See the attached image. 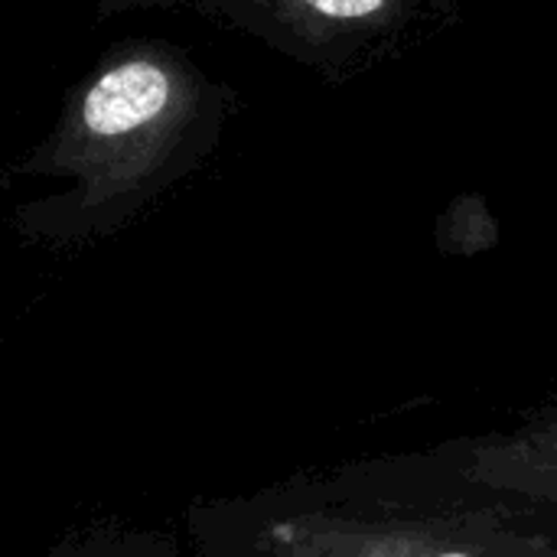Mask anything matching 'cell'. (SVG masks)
Returning <instances> with one entry per match:
<instances>
[{
	"instance_id": "6da1fadb",
	"label": "cell",
	"mask_w": 557,
	"mask_h": 557,
	"mask_svg": "<svg viewBox=\"0 0 557 557\" xmlns=\"http://www.w3.org/2000/svg\"><path fill=\"white\" fill-rule=\"evenodd\" d=\"M235 111L232 88L170 39H121L65 91L23 176L65 180L42 209L111 222L199 166Z\"/></svg>"
},
{
	"instance_id": "3957f363",
	"label": "cell",
	"mask_w": 557,
	"mask_h": 557,
	"mask_svg": "<svg viewBox=\"0 0 557 557\" xmlns=\"http://www.w3.org/2000/svg\"><path fill=\"white\" fill-rule=\"evenodd\" d=\"M307 557H557L545 535L490 516H437L385 525H323L304 532Z\"/></svg>"
},
{
	"instance_id": "7a4b0ae2",
	"label": "cell",
	"mask_w": 557,
	"mask_h": 557,
	"mask_svg": "<svg viewBox=\"0 0 557 557\" xmlns=\"http://www.w3.org/2000/svg\"><path fill=\"white\" fill-rule=\"evenodd\" d=\"M193 10L326 69L392 23L401 0H199Z\"/></svg>"
},
{
	"instance_id": "277c9868",
	"label": "cell",
	"mask_w": 557,
	"mask_h": 557,
	"mask_svg": "<svg viewBox=\"0 0 557 557\" xmlns=\"http://www.w3.org/2000/svg\"><path fill=\"white\" fill-rule=\"evenodd\" d=\"M457 476L473 490L557 512V411L535 414L506 434L463 444Z\"/></svg>"
},
{
	"instance_id": "8992f818",
	"label": "cell",
	"mask_w": 557,
	"mask_h": 557,
	"mask_svg": "<svg viewBox=\"0 0 557 557\" xmlns=\"http://www.w3.org/2000/svg\"><path fill=\"white\" fill-rule=\"evenodd\" d=\"M91 3H95V10H98V13H104V16L117 13V0H91Z\"/></svg>"
},
{
	"instance_id": "5b68a950",
	"label": "cell",
	"mask_w": 557,
	"mask_h": 557,
	"mask_svg": "<svg viewBox=\"0 0 557 557\" xmlns=\"http://www.w3.org/2000/svg\"><path fill=\"white\" fill-rule=\"evenodd\" d=\"M199 0H117V13L127 10H173V7H186L193 10Z\"/></svg>"
}]
</instances>
